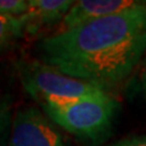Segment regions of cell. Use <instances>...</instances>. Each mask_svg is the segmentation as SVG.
Segmentation results:
<instances>
[{"label": "cell", "mask_w": 146, "mask_h": 146, "mask_svg": "<svg viewBox=\"0 0 146 146\" xmlns=\"http://www.w3.org/2000/svg\"><path fill=\"white\" fill-rule=\"evenodd\" d=\"M74 4L72 0H28V9L20 20L25 34L36 35L62 20Z\"/></svg>", "instance_id": "8992f818"}, {"label": "cell", "mask_w": 146, "mask_h": 146, "mask_svg": "<svg viewBox=\"0 0 146 146\" xmlns=\"http://www.w3.org/2000/svg\"><path fill=\"white\" fill-rule=\"evenodd\" d=\"M28 9V0H0V13L20 17Z\"/></svg>", "instance_id": "ba28073f"}, {"label": "cell", "mask_w": 146, "mask_h": 146, "mask_svg": "<svg viewBox=\"0 0 146 146\" xmlns=\"http://www.w3.org/2000/svg\"><path fill=\"white\" fill-rule=\"evenodd\" d=\"M11 119H12V116H11L10 104L6 102L0 108V146H3L5 139L9 138Z\"/></svg>", "instance_id": "9c48e42d"}, {"label": "cell", "mask_w": 146, "mask_h": 146, "mask_svg": "<svg viewBox=\"0 0 146 146\" xmlns=\"http://www.w3.org/2000/svg\"><path fill=\"white\" fill-rule=\"evenodd\" d=\"M38 49L44 63L107 91L124 82L146 54V1L55 32L40 40Z\"/></svg>", "instance_id": "6da1fadb"}, {"label": "cell", "mask_w": 146, "mask_h": 146, "mask_svg": "<svg viewBox=\"0 0 146 146\" xmlns=\"http://www.w3.org/2000/svg\"><path fill=\"white\" fill-rule=\"evenodd\" d=\"M111 146H146V135L128 138L124 140H121L119 143L111 145Z\"/></svg>", "instance_id": "30bf717a"}, {"label": "cell", "mask_w": 146, "mask_h": 146, "mask_svg": "<svg viewBox=\"0 0 146 146\" xmlns=\"http://www.w3.org/2000/svg\"><path fill=\"white\" fill-rule=\"evenodd\" d=\"M6 104V101H3V99H1V96H0V108H1L3 106H4V105H5Z\"/></svg>", "instance_id": "7c38bea8"}, {"label": "cell", "mask_w": 146, "mask_h": 146, "mask_svg": "<svg viewBox=\"0 0 146 146\" xmlns=\"http://www.w3.org/2000/svg\"><path fill=\"white\" fill-rule=\"evenodd\" d=\"M55 124L80 139H98L108 130L117 102L110 94L80 100L46 99L40 104Z\"/></svg>", "instance_id": "7a4b0ae2"}, {"label": "cell", "mask_w": 146, "mask_h": 146, "mask_svg": "<svg viewBox=\"0 0 146 146\" xmlns=\"http://www.w3.org/2000/svg\"><path fill=\"white\" fill-rule=\"evenodd\" d=\"M138 85L140 90L146 95V55L145 57L141 60L139 72H138Z\"/></svg>", "instance_id": "8fae6325"}, {"label": "cell", "mask_w": 146, "mask_h": 146, "mask_svg": "<svg viewBox=\"0 0 146 146\" xmlns=\"http://www.w3.org/2000/svg\"><path fill=\"white\" fill-rule=\"evenodd\" d=\"M15 67L22 86L39 104L46 99L80 100L108 94L94 84L63 74L39 58H21Z\"/></svg>", "instance_id": "3957f363"}, {"label": "cell", "mask_w": 146, "mask_h": 146, "mask_svg": "<svg viewBox=\"0 0 146 146\" xmlns=\"http://www.w3.org/2000/svg\"><path fill=\"white\" fill-rule=\"evenodd\" d=\"M52 121L34 106H21L11 119L7 146H67Z\"/></svg>", "instance_id": "277c9868"}, {"label": "cell", "mask_w": 146, "mask_h": 146, "mask_svg": "<svg viewBox=\"0 0 146 146\" xmlns=\"http://www.w3.org/2000/svg\"><path fill=\"white\" fill-rule=\"evenodd\" d=\"M25 35L20 17L0 13V51L13 46Z\"/></svg>", "instance_id": "52a82bcc"}, {"label": "cell", "mask_w": 146, "mask_h": 146, "mask_svg": "<svg viewBox=\"0 0 146 146\" xmlns=\"http://www.w3.org/2000/svg\"><path fill=\"white\" fill-rule=\"evenodd\" d=\"M145 1L135 0H80L74 4L67 12L56 32L71 29L79 25L98 20L110 15H116L123 11L141 6Z\"/></svg>", "instance_id": "5b68a950"}]
</instances>
